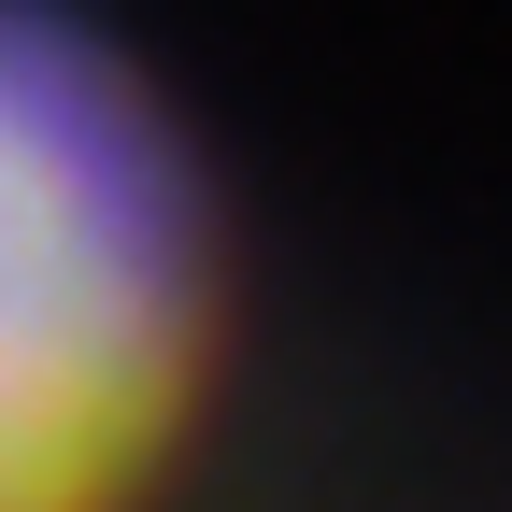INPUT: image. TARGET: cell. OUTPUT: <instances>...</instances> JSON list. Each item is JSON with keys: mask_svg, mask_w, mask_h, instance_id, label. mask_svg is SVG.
<instances>
[{"mask_svg": "<svg viewBox=\"0 0 512 512\" xmlns=\"http://www.w3.org/2000/svg\"><path fill=\"white\" fill-rule=\"evenodd\" d=\"M214 214L100 43L0 0V512H128L200 413Z\"/></svg>", "mask_w": 512, "mask_h": 512, "instance_id": "obj_1", "label": "cell"}]
</instances>
